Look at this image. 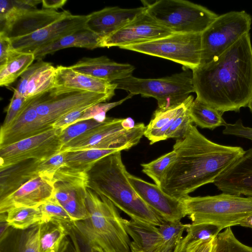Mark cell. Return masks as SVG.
Instances as JSON below:
<instances>
[{
  "instance_id": "obj_1",
  "label": "cell",
  "mask_w": 252,
  "mask_h": 252,
  "mask_svg": "<svg viewBox=\"0 0 252 252\" xmlns=\"http://www.w3.org/2000/svg\"><path fill=\"white\" fill-rule=\"evenodd\" d=\"M196 98L223 113L239 112L252 100L250 33L222 53L192 70Z\"/></svg>"
},
{
  "instance_id": "obj_2",
  "label": "cell",
  "mask_w": 252,
  "mask_h": 252,
  "mask_svg": "<svg viewBox=\"0 0 252 252\" xmlns=\"http://www.w3.org/2000/svg\"><path fill=\"white\" fill-rule=\"evenodd\" d=\"M173 150L176 154L175 160L159 187L180 200L199 187L214 183L245 152L240 147L210 140L192 124L183 137L176 139Z\"/></svg>"
},
{
  "instance_id": "obj_3",
  "label": "cell",
  "mask_w": 252,
  "mask_h": 252,
  "mask_svg": "<svg viewBox=\"0 0 252 252\" xmlns=\"http://www.w3.org/2000/svg\"><path fill=\"white\" fill-rule=\"evenodd\" d=\"M121 151L97 160L87 172V188L108 199L138 222L159 226L165 221L138 195L128 179Z\"/></svg>"
},
{
  "instance_id": "obj_4",
  "label": "cell",
  "mask_w": 252,
  "mask_h": 252,
  "mask_svg": "<svg viewBox=\"0 0 252 252\" xmlns=\"http://www.w3.org/2000/svg\"><path fill=\"white\" fill-rule=\"evenodd\" d=\"M86 202L89 217L70 225L73 230L106 252H130V237L116 206L88 188Z\"/></svg>"
},
{
  "instance_id": "obj_5",
  "label": "cell",
  "mask_w": 252,
  "mask_h": 252,
  "mask_svg": "<svg viewBox=\"0 0 252 252\" xmlns=\"http://www.w3.org/2000/svg\"><path fill=\"white\" fill-rule=\"evenodd\" d=\"M186 216L192 224H210L222 230L240 225L252 216V197L225 192L205 196L191 197L181 199Z\"/></svg>"
},
{
  "instance_id": "obj_6",
  "label": "cell",
  "mask_w": 252,
  "mask_h": 252,
  "mask_svg": "<svg viewBox=\"0 0 252 252\" xmlns=\"http://www.w3.org/2000/svg\"><path fill=\"white\" fill-rule=\"evenodd\" d=\"M116 89L132 95L152 97L158 101V108H166L183 102L194 92L192 72L184 68L180 73L159 78H139L131 75L116 81Z\"/></svg>"
},
{
  "instance_id": "obj_7",
  "label": "cell",
  "mask_w": 252,
  "mask_h": 252,
  "mask_svg": "<svg viewBox=\"0 0 252 252\" xmlns=\"http://www.w3.org/2000/svg\"><path fill=\"white\" fill-rule=\"evenodd\" d=\"M144 6L150 16L173 33H201L218 15L184 0H159Z\"/></svg>"
},
{
  "instance_id": "obj_8",
  "label": "cell",
  "mask_w": 252,
  "mask_h": 252,
  "mask_svg": "<svg viewBox=\"0 0 252 252\" xmlns=\"http://www.w3.org/2000/svg\"><path fill=\"white\" fill-rule=\"evenodd\" d=\"M123 119L106 117L100 125L63 145L61 152L91 149L122 151L131 148L144 135L146 126L138 123L132 128L126 129L122 125Z\"/></svg>"
},
{
  "instance_id": "obj_9",
  "label": "cell",
  "mask_w": 252,
  "mask_h": 252,
  "mask_svg": "<svg viewBox=\"0 0 252 252\" xmlns=\"http://www.w3.org/2000/svg\"><path fill=\"white\" fill-rule=\"evenodd\" d=\"M251 15L245 10L232 11L218 15L201 33L200 64L208 63L250 33Z\"/></svg>"
},
{
  "instance_id": "obj_10",
  "label": "cell",
  "mask_w": 252,
  "mask_h": 252,
  "mask_svg": "<svg viewBox=\"0 0 252 252\" xmlns=\"http://www.w3.org/2000/svg\"><path fill=\"white\" fill-rule=\"evenodd\" d=\"M114 95L54 87L31 97L41 120L52 126L64 115L77 109L109 100Z\"/></svg>"
},
{
  "instance_id": "obj_11",
  "label": "cell",
  "mask_w": 252,
  "mask_h": 252,
  "mask_svg": "<svg viewBox=\"0 0 252 252\" xmlns=\"http://www.w3.org/2000/svg\"><path fill=\"white\" fill-rule=\"evenodd\" d=\"M120 48L170 60L193 70L200 64L201 33H173Z\"/></svg>"
},
{
  "instance_id": "obj_12",
  "label": "cell",
  "mask_w": 252,
  "mask_h": 252,
  "mask_svg": "<svg viewBox=\"0 0 252 252\" xmlns=\"http://www.w3.org/2000/svg\"><path fill=\"white\" fill-rule=\"evenodd\" d=\"M61 130H49L0 148V170L28 159L48 160L61 152Z\"/></svg>"
},
{
  "instance_id": "obj_13",
  "label": "cell",
  "mask_w": 252,
  "mask_h": 252,
  "mask_svg": "<svg viewBox=\"0 0 252 252\" xmlns=\"http://www.w3.org/2000/svg\"><path fill=\"white\" fill-rule=\"evenodd\" d=\"M13 6L0 18V31L9 39L26 36L62 19L71 13L42 8H26L13 0Z\"/></svg>"
},
{
  "instance_id": "obj_14",
  "label": "cell",
  "mask_w": 252,
  "mask_h": 252,
  "mask_svg": "<svg viewBox=\"0 0 252 252\" xmlns=\"http://www.w3.org/2000/svg\"><path fill=\"white\" fill-rule=\"evenodd\" d=\"M173 33L146 11L118 30L100 38L99 48L117 46L120 48L153 41Z\"/></svg>"
},
{
  "instance_id": "obj_15",
  "label": "cell",
  "mask_w": 252,
  "mask_h": 252,
  "mask_svg": "<svg viewBox=\"0 0 252 252\" xmlns=\"http://www.w3.org/2000/svg\"><path fill=\"white\" fill-rule=\"evenodd\" d=\"M87 15H70L26 36L10 39L19 52L33 54L41 47L67 34L85 28Z\"/></svg>"
},
{
  "instance_id": "obj_16",
  "label": "cell",
  "mask_w": 252,
  "mask_h": 252,
  "mask_svg": "<svg viewBox=\"0 0 252 252\" xmlns=\"http://www.w3.org/2000/svg\"><path fill=\"white\" fill-rule=\"evenodd\" d=\"M128 179L141 199L164 221H181L186 216L182 200L173 197L156 184L130 174Z\"/></svg>"
},
{
  "instance_id": "obj_17",
  "label": "cell",
  "mask_w": 252,
  "mask_h": 252,
  "mask_svg": "<svg viewBox=\"0 0 252 252\" xmlns=\"http://www.w3.org/2000/svg\"><path fill=\"white\" fill-rule=\"evenodd\" d=\"M54 189L53 180L39 175L0 199V213L19 207H39L53 195Z\"/></svg>"
},
{
  "instance_id": "obj_18",
  "label": "cell",
  "mask_w": 252,
  "mask_h": 252,
  "mask_svg": "<svg viewBox=\"0 0 252 252\" xmlns=\"http://www.w3.org/2000/svg\"><path fill=\"white\" fill-rule=\"evenodd\" d=\"M146 9L144 5L131 8L105 7L88 15L85 28L101 38L123 27Z\"/></svg>"
},
{
  "instance_id": "obj_19",
  "label": "cell",
  "mask_w": 252,
  "mask_h": 252,
  "mask_svg": "<svg viewBox=\"0 0 252 252\" xmlns=\"http://www.w3.org/2000/svg\"><path fill=\"white\" fill-rule=\"evenodd\" d=\"M214 184L222 192L252 197V148L245 151Z\"/></svg>"
},
{
  "instance_id": "obj_20",
  "label": "cell",
  "mask_w": 252,
  "mask_h": 252,
  "mask_svg": "<svg viewBox=\"0 0 252 252\" xmlns=\"http://www.w3.org/2000/svg\"><path fill=\"white\" fill-rule=\"evenodd\" d=\"M53 128L39 117L31 98L15 120L6 129L0 130V148L32 137Z\"/></svg>"
},
{
  "instance_id": "obj_21",
  "label": "cell",
  "mask_w": 252,
  "mask_h": 252,
  "mask_svg": "<svg viewBox=\"0 0 252 252\" xmlns=\"http://www.w3.org/2000/svg\"><path fill=\"white\" fill-rule=\"evenodd\" d=\"M56 67L42 60L32 63L20 76L14 91L29 98L54 87Z\"/></svg>"
},
{
  "instance_id": "obj_22",
  "label": "cell",
  "mask_w": 252,
  "mask_h": 252,
  "mask_svg": "<svg viewBox=\"0 0 252 252\" xmlns=\"http://www.w3.org/2000/svg\"><path fill=\"white\" fill-rule=\"evenodd\" d=\"M70 67L73 70L110 83L132 75L135 67L117 63L106 56L83 58Z\"/></svg>"
},
{
  "instance_id": "obj_23",
  "label": "cell",
  "mask_w": 252,
  "mask_h": 252,
  "mask_svg": "<svg viewBox=\"0 0 252 252\" xmlns=\"http://www.w3.org/2000/svg\"><path fill=\"white\" fill-rule=\"evenodd\" d=\"M54 87L115 95L117 84L78 72L70 66L56 67Z\"/></svg>"
},
{
  "instance_id": "obj_24",
  "label": "cell",
  "mask_w": 252,
  "mask_h": 252,
  "mask_svg": "<svg viewBox=\"0 0 252 252\" xmlns=\"http://www.w3.org/2000/svg\"><path fill=\"white\" fill-rule=\"evenodd\" d=\"M41 161L28 159L0 170V200L39 176L38 166Z\"/></svg>"
},
{
  "instance_id": "obj_25",
  "label": "cell",
  "mask_w": 252,
  "mask_h": 252,
  "mask_svg": "<svg viewBox=\"0 0 252 252\" xmlns=\"http://www.w3.org/2000/svg\"><path fill=\"white\" fill-rule=\"evenodd\" d=\"M194 100L190 95L183 102L166 108H158L146 126L144 136L150 141V144L165 140V134L174 120L186 107Z\"/></svg>"
},
{
  "instance_id": "obj_26",
  "label": "cell",
  "mask_w": 252,
  "mask_h": 252,
  "mask_svg": "<svg viewBox=\"0 0 252 252\" xmlns=\"http://www.w3.org/2000/svg\"><path fill=\"white\" fill-rule=\"evenodd\" d=\"M100 37L86 28L63 36L52 43L43 46L34 53L35 60H42L48 54L60 50L78 47L89 49L99 48Z\"/></svg>"
},
{
  "instance_id": "obj_27",
  "label": "cell",
  "mask_w": 252,
  "mask_h": 252,
  "mask_svg": "<svg viewBox=\"0 0 252 252\" xmlns=\"http://www.w3.org/2000/svg\"><path fill=\"white\" fill-rule=\"evenodd\" d=\"M39 223L25 230L11 227L0 240V252H39Z\"/></svg>"
},
{
  "instance_id": "obj_28",
  "label": "cell",
  "mask_w": 252,
  "mask_h": 252,
  "mask_svg": "<svg viewBox=\"0 0 252 252\" xmlns=\"http://www.w3.org/2000/svg\"><path fill=\"white\" fill-rule=\"evenodd\" d=\"M67 225L55 220L39 223L38 234L39 252H62L65 251L68 242Z\"/></svg>"
},
{
  "instance_id": "obj_29",
  "label": "cell",
  "mask_w": 252,
  "mask_h": 252,
  "mask_svg": "<svg viewBox=\"0 0 252 252\" xmlns=\"http://www.w3.org/2000/svg\"><path fill=\"white\" fill-rule=\"evenodd\" d=\"M118 151L117 149H91L64 152L66 167L79 173H87L100 158Z\"/></svg>"
},
{
  "instance_id": "obj_30",
  "label": "cell",
  "mask_w": 252,
  "mask_h": 252,
  "mask_svg": "<svg viewBox=\"0 0 252 252\" xmlns=\"http://www.w3.org/2000/svg\"><path fill=\"white\" fill-rule=\"evenodd\" d=\"M189 114L192 123L202 128L213 130L227 124L222 117V112L196 98L189 107Z\"/></svg>"
},
{
  "instance_id": "obj_31",
  "label": "cell",
  "mask_w": 252,
  "mask_h": 252,
  "mask_svg": "<svg viewBox=\"0 0 252 252\" xmlns=\"http://www.w3.org/2000/svg\"><path fill=\"white\" fill-rule=\"evenodd\" d=\"M35 60L32 53L16 51L6 63L0 66V86H8L20 77Z\"/></svg>"
},
{
  "instance_id": "obj_32",
  "label": "cell",
  "mask_w": 252,
  "mask_h": 252,
  "mask_svg": "<svg viewBox=\"0 0 252 252\" xmlns=\"http://www.w3.org/2000/svg\"><path fill=\"white\" fill-rule=\"evenodd\" d=\"M6 219L10 226L19 230H25L44 221L39 207L15 208L7 213Z\"/></svg>"
},
{
  "instance_id": "obj_33",
  "label": "cell",
  "mask_w": 252,
  "mask_h": 252,
  "mask_svg": "<svg viewBox=\"0 0 252 252\" xmlns=\"http://www.w3.org/2000/svg\"><path fill=\"white\" fill-rule=\"evenodd\" d=\"M212 252H252V247L240 242L228 227L214 238Z\"/></svg>"
},
{
  "instance_id": "obj_34",
  "label": "cell",
  "mask_w": 252,
  "mask_h": 252,
  "mask_svg": "<svg viewBox=\"0 0 252 252\" xmlns=\"http://www.w3.org/2000/svg\"><path fill=\"white\" fill-rule=\"evenodd\" d=\"M176 158V152L172 150L153 161L141 164L142 171L159 186L166 170L173 163Z\"/></svg>"
},
{
  "instance_id": "obj_35",
  "label": "cell",
  "mask_w": 252,
  "mask_h": 252,
  "mask_svg": "<svg viewBox=\"0 0 252 252\" xmlns=\"http://www.w3.org/2000/svg\"><path fill=\"white\" fill-rule=\"evenodd\" d=\"M39 207L43 215L44 221L55 220L66 225H71L74 222L68 213L53 195Z\"/></svg>"
},
{
  "instance_id": "obj_36",
  "label": "cell",
  "mask_w": 252,
  "mask_h": 252,
  "mask_svg": "<svg viewBox=\"0 0 252 252\" xmlns=\"http://www.w3.org/2000/svg\"><path fill=\"white\" fill-rule=\"evenodd\" d=\"M189 224H184L181 221H164L158 227L159 233L163 243L166 246L174 248L183 238V234Z\"/></svg>"
},
{
  "instance_id": "obj_37",
  "label": "cell",
  "mask_w": 252,
  "mask_h": 252,
  "mask_svg": "<svg viewBox=\"0 0 252 252\" xmlns=\"http://www.w3.org/2000/svg\"><path fill=\"white\" fill-rule=\"evenodd\" d=\"M102 123L94 119H90L80 121L70 125L62 130L60 133L63 146L73 139L85 134Z\"/></svg>"
},
{
  "instance_id": "obj_38",
  "label": "cell",
  "mask_w": 252,
  "mask_h": 252,
  "mask_svg": "<svg viewBox=\"0 0 252 252\" xmlns=\"http://www.w3.org/2000/svg\"><path fill=\"white\" fill-rule=\"evenodd\" d=\"M133 95L129 94L126 97L113 102H100L88 107L83 113L76 123L90 119H94L99 122H103L106 118V113L112 108L119 105Z\"/></svg>"
},
{
  "instance_id": "obj_39",
  "label": "cell",
  "mask_w": 252,
  "mask_h": 252,
  "mask_svg": "<svg viewBox=\"0 0 252 252\" xmlns=\"http://www.w3.org/2000/svg\"><path fill=\"white\" fill-rule=\"evenodd\" d=\"M190 105L183 110L174 120L165 134V140L171 138H180L187 133L189 126L193 123L189 114Z\"/></svg>"
},
{
  "instance_id": "obj_40",
  "label": "cell",
  "mask_w": 252,
  "mask_h": 252,
  "mask_svg": "<svg viewBox=\"0 0 252 252\" xmlns=\"http://www.w3.org/2000/svg\"><path fill=\"white\" fill-rule=\"evenodd\" d=\"M222 230L220 227L210 224H189L187 228V235L190 242L208 240L216 237Z\"/></svg>"
},
{
  "instance_id": "obj_41",
  "label": "cell",
  "mask_w": 252,
  "mask_h": 252,
  "mask_svg": "<svg viewBox=\"0 0 252 252\" xmlns=\"http://www.w3.org/2000/svg\"><path fill=\"white\" fill-rule=\"evenodd\" d=\"M27 100V98L14 91L6 109L5 118L0 130L6 129L15 120L22 111Z\"/></svg>"
},
{
  "instance_id": "obj_42",
  "label": "cell",
  "mask_w": 252,
  "mask_h": 252,
  "mask_svg": "<svg viewBox=\"0 0 252 252\" xmlns=\"http://www.w3.org/2000/svg\"><path fill=\"white\" fill-rule=\"evenodd\" d=\"M65 153L61 152L50 159L42 161L38 166L39 175L53 180L56 172L65 166Z\"/></svg>"
},
{
  "instance_id": "obj_43",
  "label": "cell",
  "mask_w": 252,
  "mask_h": 252,
  "mask_svg": "<svg viewBox=\"0 0 252 252\" xmlns=\"http://www.w3.org/2000/svg\"><path fill=\"white\" fill-rule=\"evenodd\" d=\"M68 229V235L71 238L74 247V252H106L100 246L85 240L70 226Z\"/></svg>"
},
{
  "instance_id": "obj_44",
  "label": "cell",
  "mask_w": 252,
  "mask_h": 252,
  "mask_svg": "<svg viewBox=\"0 0 252 252\" xmlns=\"http://www.w3.org/2000/svg\"><path fill=\"white\" fill-rule=\"evenodd\" d=\"M224 127L222 130L223 134L243 137L252 141V128L244 126L241 120L234 124L227 123Z\"/></svg>"
},
{
  "instance_id": "obj_45",
  "label": "cell",
  "mask_w": 252,
  "mask_h": 252,
  "mask_svg": "<svg viewBox=\"0 0 252 252\" xmlns=\"http://www.w3.org/2000/svg\"><path fill=\"white\" fill-rule=\"evenodd\" d=\"M88 107L78 109L64 115L55 123L52 127L61 131L64 130L70 125L75 124Z\"/></svg>"
},
{
  "instance_id": "obj_46",
  "label": "cell",
  "mask_w": 252,
  "mask_h": 252,
  "mask_svg": "<svg viewBox=\"0 0 252 252\" xmlns=\"http://www.w3.org/2000/svg\"><path fill=\"white\" fill-rule=\"evenodd\" d=\"M0 66L6 63L9 58L16 52L12 46L10 39L0 32Z\"/></svg>"
},
{
  "instance_id": "obj_47",
  "label": "cell",
  "mask_w": 252,
  "mask_h": 252,
  "mask_svg": "<svg viewBox=\"0 0 252 252\" xmlns=\"http://www.w3.org/2000/svg\"><path fill=\"white\" fill-rule=\"evenodd\" d=\"M204 241L205 240L190 242L186 235L175 246L172 252H197Z\"/></svg>"
},
{
  "instance_id": "obj_48",
  "label": "cell",
  "mask_w": 252,
  "mask_h": 252,
  "mask_svg": "<svg viewBox=\"0 0 252 252\" xmlns=\"http://www.w3.org/2000/svg\"><path fill=\"white\" fill-rule=\"evenodd\" d=\"M173 250L152 244H139L132 241L130 245V252H172Z\"/></svg>"
},
{
  "instance_id": "obj_49",
  "label": "cell",
  "mask_w": 252,
  "mask_h": 252,
  "mask_svg": "<svg viewBox=\"0 0 252 252\" xmlns=\"http://www.w3.org/2000/svg\"><path fill=\"white\" fill-rule=\"evenodd\" d=\"M66 2V0H43L41 3L43 8L56 10L63 7Z\"/></svg>"
},
{
  "instance_id": "obj_50",
  "label": "cell",
  "mask_w": 252,
  "mask_h": 252,
  "mask_svg": "<svg viewBox=\"0 0 252 252\" xmlns=\"http://www.w3.org/2000/svg\"><path fill=\"white\" fill-rule=\"evenodd\" d=\"M6 218L7 213H0V240L6 236L11 227Z\"/></svg>"
},
{
  "instance_id": "obj_51",
  "label": "cell",
  "mask_w": 252,
  "mask_h": 252,
  "mask_svg": "<svg viewBox=\"0 0 252 252\" xmlns=\"http://www.w3.org/2000/svg\"><path fill=\"white\" fill-rule=\"evenodd\" d=\"M215 238L204 241L200 245L197 252H212Z\"/></svg>"
},
{
  "instance_id": "obj_52",
  "label": "cell",
  "mask_w": 252,
  "mask_h": 252,
  "mask_svg": "<svg viewBox=\"0 0 252 252\" xmlns=\"http://www.w3.org/2000/svg\"><path fill=\"white\" fill-rule=\"evenodd\" d=\"M123 127L126 129H130L132 128L135 125L133 120L130 118L124 119L122 122Z\"/></svg>"
},
{
  "instance_id": "obj_53",
  "label": "cell",
  "mask_w": 252,
  "mask_h": 252,
  "mask_svg": "<svg viewBox=\"0 0 252 252\" xmlns=\"http://www.w3.org/2000/svg\"><path fill=\"white\" fill-rule=\"evenodd\" d=\"M251 221H252V216H251V217L248 218L247 219H246L245 221H244L242 223H241L240 225L245 227V225L247 223H248Z\"/></svg>"
},
{
  "instance_id": "obj_54",
  "label": "cell",
  "mask_w": 252,
  "mask_h": 252,
  "mask_svg": "<svg viewBox=\"0 0 252 252\" xmlns=\"http://www.w3.org/2000/svg\"><path fill=\"white\" fill-rule=\"evenodd\" d=\"M248 107H249V108L252 114V100L250 102Z\"/></svg>"
}]
</instances>
